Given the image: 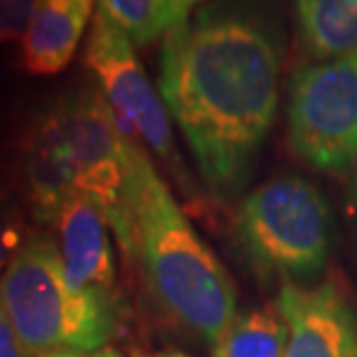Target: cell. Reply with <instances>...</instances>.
I'll return each mask as SVG.
<instances>
[{
    "mask_svg": "<svg viewBox=\"0 0 357 357\" xmlns=\"http://www.w3.org/2000/svg\"><path fill=\"white\" fill-rule=\"evenodd\" d=\"M0 309L28 357L102 351L118 330L116 298L72 291L60 249L49 235L30 238L7 265L0 279Z\"/></svg>",
    "mask_w": 357,
    "mask_h": 357,
    "instance_id": "cell-3",
    "label": "cell"
},
{
    "mask_svg": "<svg viewBox=\"0 0 357 357\" xmlns=\"http://www.w3.org/2000/svg\"><path fill=\"white\" fill-rule=\"evenodd\" d=\"M33 120L49 141L74 194L102 212L123 247L129 226V196L143 148L123 132L116 111L102 90L95 88L60 95L47 109L37 111Z\"/></svg>",
    "mask_w": 357,
    "mask_h": 357,
    "instance_id": "cell-4",
    "label": "cell"
},
{
    "mask_svg": "<svg viewBox=\"0 0 357 357\" xmlns=\"http://www.w3.org/2000/svg\"><path fill=\"white\" fill-rule=\"evenodd\" d=\"M123 252L141 263L157 302L210 348L238 316L235 286L143 153L129 196Z\"/></svg>",
    "mask_w": 357,
    "mask_h": 357,
    "instance_id": "cell-2",
    "label": "cell"
},
{
    "mask_svg": "<svg viewBox=\"0 0 357 357\" xmlns=\"http://www.w3.org/2000/svg\"><path fill=\"white\" fill-rule=\"evenodd\" d=\"M136 357H189L185 353H176V351H171V353H153V355H136Z\"/></svg>",
    "mask_w": 357,
    "mask_h": 357,
    "instance_id": "cell-20",
    "label": "cell"
},
{
    "mask_svg": "<svg viewBox=\"0 0 357 357\" xmlns=\"http://www.w3.org/2000/svg\"><path fill=\"white\" fill-rule=\"evenodd\" d=\"M203 0H171L173 12H176V26H182L189 21V14H192L194 7H199Z\"/></svg>",
    "mask_w": 357,
    "mask_h": 357,
    "instance_id": "cell-17",
    "label": "cell"
},
{
    "mask_svg": "<svg viewBox=\"0 0 357 357\" xmlns=\"http://www.w3.org/2000/svg\"><path fill=\"white\" fill-rule=\"evenodd\" d=\"M24 217L7 194L0 192V279H3L7 265L24 247Z\"/></svg>",
    "mask_w": 357,
    "mask_h": 357,
    "instance_id": "cell-14",
    "label": "cell"
},
{
    "mask_svg": "<svg viewBox=\"0 0 357 357\" xmlns=\"http://www.w3.org/2000/svg\"><path fill=\"white\" fill-rule=\"evenodd\" d=\"M44 357H123L118 351L113 348H102V351H60V353H51V355H44Z\"/></svg>",
    "mask_w": 357,
    "mask_h": 357,
    "instance_id": "cell-18",
    "label": "cell"
},
{
    "mask_svg": "<svg viewBox=\"0 0 357 357\" xmlns=\"http://www.w3.org/2000/svg\"><path fill=\"white\" fill-rule=\"evenodd\" d=\"M0 357H28L3 309H0Z\"/></svg>",
    "mask_w": 357,
    "mask_h": 357,
    "instance_id": "cell-16",
    "label": "cell"
},
{
    "mask_svg": "<svg viewBox=\"0 0 357 357\" xmlns=\"http://www.w3.org/2000/svg\"><path fill=\"white\" fill-rule=\"evenodd\" d=\"M277 307L288 330L284 357H357V314L334 281L284 284Z\"/></svg>",
    "mask_w": 357,
    "mask_h": 357,
    "instance_id": "cell-8",
    "label": "cell"
},
{
    "mask_svg": "<svg viewBox=\"0 0 357 357\" xmlns=\"http://www.w3.org/2000/svg\"><path fill=\"white\" fill-rule=\"evenodd\" d=\"M286 341L288 330L279 307H256L235 316L212 346V357H284Z\"/></svg>",
    "mask_w": 357,
    "mask_h": 357,
    "instance_id": "cell-12",
    "label": "cell"
},
{
    "mask_svg": "<svg viewBox=\"0 0 357 357\" xmlns=\"http://www.w3.org/2000/svg\"><path fill=\"white\" fill-rule=\"evenodd\" d=\"M238 238L263 277H279L284 284L309 281L330 258V205L307 178H272L242 201Z\"/></svg>",
    "mask_w": 357,
    "mask_h": 357,
    "instance_id": "cell-5",
    "label": "cell"
},
{
    "mask_svg": "<svg viewBox=\"0 0 357 357\" xmlns=\"http://www.w3.org/2000/svg\"><path fill=\"white\" fill-rule=\"evenodd\" d=\"M83 60L100 83L111 109L146 141V146L162 162L178 166L171 116L162 95L150 83L136 58L132 40L100 12L90 26Z\"/></svg>",
    "mask_w": 357,
    "mask_h": 357,
    "instance_id": "cell-7",
    "label": "cell"
},
{
    "mask_svg": "<svg viewBox=\"0 0 357 357\" xmlns=\"http://www.w3.org/2000/svg\"><path fill=\"white\" fill-rule=\"evenodd\" d=\"M40 0H0V44L21 42Z\"/></svg>",
    "mask_w": 357,
    "mask_h": 357,
    "instance_id": "cell-15",
    "label": "cell"
},
{
    "mask_svg": "<svg viewBox=\"0 0 357 357\" xmlns=\"http://www.w3.org/2000/svg\"><path fill=\"white\" fill-rule=\"evenodd\" d=\"M97 12L113 21L132 44L146 47L176 28L171 0H97Z\"/></svg>",
    "mask_w": 357,
    "mask_h": 357,
    "instance_id": "cell-13",
    "label": "cell"
},
{
    "mask_svg": "<svg viewBox=\"0 0 357 357\" xmlns=\"http://www.w3.org/2000/svg\"><path fill=\"white\" fill-rule=\"evenodd\" d=\"M279 83V33L247 7H205L166 33L159 95L217 196L247 182L275 125Z\"/></svg>",
    "mask_w": 357,
    "mask_h": 357,
    "instance_id": "cell-1",
    "label": "cell"
},
{
    "mask_svg": "<svg viewBox=\"0 0 357 357\" xmlns=\"http://www.w3.org/2000/svg\"><path fill=\"white\" fill-rule=\"evenodd\" d=\"M288 143L311 169L348 176L357 166V51L302 67L288 86Z\"/></svg>",
    "mask_w": 357,
    "mask_h": 357,
    "instance_id": "cell-6",
    "label": "cell"
},
{
    "mask_svg": "<svg viewBox=\"0 0 357 357\" xmlns=\"http://www.w3.org/2000/svg\"><path fill=\"white\" fill-rule=\"evenodd\" d=\"M351 203H353V208L357 210V166H355V171H353V178H351Z\"/></svg>",
    "mask_w": 357,
    "mask_h": 357,
    "instance_id": "cell-19",
    "label": "cell"
},
{
    "mask_svg": "<svg viewBox=\"0 0 357 357\" xmlns=\"http://www.w3.org/2000/svg\"><path fill=\"white\" fill-rule=\"evenodd\" d=\"M95 0H40L17 49V67L30 77L67 70L86 35Z\"/></svg>",
    "mask_w": 357,
    "mask_h": 357,
    "instance_id": "cell-10",
    "label": "cell"
},
{
    "mask_svg": "<svg viewBox=\"0 0 357 357\" xmlns=\"http://www.w3.org/2000/svg\"><path fill=\"white\" fill-rule=\"evenodd\" d=\"M300 42L316 60L357 51V0H295Z\"/></svg>",
    "mask_w": 357,
    "mask_h": 357,
    "instance_id": "cell-11",
    "label": "cell"
},
{
    "mask_svg": "<svg viewBox=\"0 0 357 357\" xmlns=\"http://www.w3.org/2000/svg\"><path fill=\"white\" fill-rule=\"evenodd\" d=\"M53 224L58 229V249L72 291L116 298V263L109 224L102 212L88 199L74 194Z\"/></svg>",
    "mask_w": 357,
    "mask_h": 357,
    "instance_id": "cell-9",
    "label": "cell"
}]
</instances>
